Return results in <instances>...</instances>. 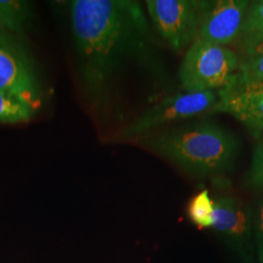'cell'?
I'll return each mask as SVG.
<instances>
[{
	"label": "cell",
	"instance_id": "5b68a950",
	"mask_svg": "<svg viewBox=\"0 0 263 263\" xmlns=\"http://www.w3.org/2000/svg\"><path fill=\"white\" fill-rule=\"evenodd\" d=\"M216 101V92H184L166 97L128 124L120 132L119 139L133 140L162 126L209 112Z\"/></svg>",
	"mask_w": 263,
	"mask_h": 263
},
{
	"label": "cell",
	"instance_id": "8fae6325",
	"mask_svg": "<svg viewBox=\"0 0 263 263\" xmlns=\"http://www.w3.org/2000/svg\"><path fill=\"white\" fill-rule=\"evenodd\" d=\"M263 39V0L251 1L237 43L241 52Z\"/></svg>",
	"mask_w": 263,
	"mask_h": 263
},
{
	"label": "cell",
	"instance_id": "6da1fadb",
	"mask_svg": "<svg viewBox=\"0 0 263 263\" xmlns=\"http://www.w3.org/2000/svg\"><path fill=\"white\" fill-rule=\"evenodd\" d=\"M70 14L79 77L87 96L103 102L126 65L147 51V20L129 0H74Z\"/></svg>",
	"mask_w": 263,
	"mask_h": 263
},
{
	"label": "cell",
	"instance_id": "3957f363",
	"mask_svg": "<svg viewBox=\"0 0 263 263\" xmlns=\"http://www.w3.org/2000/svg\"><path fill=\"white\" fill-rule=\"evenodd\" d=\"M240 62V57L231 49L197 38L180 63L179 80L189 93L219 91L235 79Z\"/></svg>",
	"mask_w": 263,
	"mask_h": 263
},
{
	"label": "cell",
	"instance_id": "52a82bcc",
	"mask_svg": "<svg viewBox=\"0 0 263 263\" xmlns=\"http://www.w3.org/2000/svg\"><path fill=\"white\" fill-rule=\"evenodd\" d=\"M234 117L255 137L263 134V83L238 78L217 93V101L209 111Z\"/></svg>",
	"mask_w": 263,
	"mask_h": 263
},
{
	"label": "cell",
	"instance_id": "30bf717a",
	"mask_svg": "<svg viewBox=\"0 0 263 263\" xmlns=\"http://www.w3.org/2000/svg\"><path fill=\"white\" fill-rule=\"evenodd\" d=\"M36 108L18 96L0 90V123L17 124L28 122Z\"/></svg>",
	"mask_w": 263,
	"mask_h": 263
},
{
	"label": "cell",
	"instance_id": "7c38bea8",
	"mask_svg": "<svg viewBox=\"0 0 263 263\" xmlns=\"http://www.w3.org/2000/svg\"><path fill=\"white\" fill-rule=\"evenodd\" d=\"M238 78L246 82L263 83V39L242 51Z\"/></svg>",
	"mask_w": 263,
	"mask_h": 263
},
{
	"label": "cell",
	"instance_id": "2e32d148",
	"mask_svg": "<svg viewBox=\"0 0 263 263\" xmlns=\"http://www.w3.org/2000/svg\"><path fill=\"white\" fill-rule=\"evenodd\" d=\"M255 235L257 244V253L259 259L263 262V200L257 208L255 216Z\"/></svg>",
	"mask_w": 263,
	"mask_h": 263
},
{
	"label": "cell",
	"instance_id": "8992f818",
	"mask_svg": "<svg viewBox=\"0 0 263 263\" xmlns=\"http://www.w3.org/2000/svg\"><path fill=\"white\" fill-rule=\"evenodd\" d=\"M0 90L18 96L36 109L41 103V90L28 52L3 29H0Z\"/></svg>",
	"mask_w": 263,
	"mask_h": 263
},
{
	"label": "cell",
	"instance_id": "7a4b0ae2",
	"mask_svg": "<svg viewBox=\"0 0 263 263\" xmlns=\"http://www.w3.org/2000/svg\"><path fill=\"white\" fill-rule=\"evenodd\" d=\"M151 149L197 176H214L230 169L239 151L231 132L202 122L161 132L147 141Z\"/></svg>",
	"mask_w": 263,
	"mask_h": 263
},
{
	"label": "cell",
	"instance_id": "9c48e42d",
	"mask_svg": "<svg viewBox=\"0 0 263 263\" xmlns=\"http://www.w3.org/2000/svg\"><path fill=\"white\" fill-rule=\"evenodd\" d=\"M250 217L243 203L231 196H219L214 200L212 227L226 238L240 243L250 233Z\"/></svg>",
	"mask_w": 263,
	"mask_h": 263
},
{
	"label": "cell",
	"instance_id": "9a60e30c",
	"mask_svg": "<svg viewBox=\"0 0 263 263\" xmlns=\"http://www.w3.org/2000/svg\"><path fill=\"white\" fill-rule=\"evenodd\" d=\"M249 178L253 185L263 188V139L254 149Z\"/></svg>",
	"mask_w": 263,
	"mask_h": 263
},
{
	"label": "cell",
	"instance_id": "5bb4252c",
	"mask_svg": "<svg viewBox=\"0 0 263 263\" xmlns=\"http://www.w3.org/2000/svg\"><path fill=\"white\" fill-rule=\"evenodd\" d=\"M187 214L193 223L199 227H212L214 216V200L207 190H202L188 204Z\"/></svg>",
	"mask_w": 263,
	"mask_h": 263
},
{
	"label": "cell",
	"instance_id": "277c9868",
	"mask_svg": "<svg viewBox=\"0 0 263 263\" xmlns=\"http://www.w3.org/2000/svg\"><path fill=\"white\" fill-rule=\"evenodd\" d=\"M210 1L147 0L145 6L160 36L176 53L187 50L199 35Z\"/></svg>",
	"mask_w": 263,
	"mask_h": 263
},
{
	"label": "cell",
	"instance_id": "ba28073f",
	"mask_svg": "<svg viewBox=\"0 0 263 263\" xmlns=\"http://www.w3.org/2000/svg\"><path fill=\"white\" fill-rule=\"evenodd\" d=\"M250 3L247 0L210 1L198 38L223 47L237 42Z\"/></svg>",
	"mask_w": 263,
	"mask_h": 263
},
{
	"label": "cell",
	"instance_id": "4fadbf2b",
	"mask_svg": "<svg viewBox=\"0 0 263 263\" xmlns=\"http://www.w3.org/2000/svg\"><path fill=\"white\" fill-rule=\"evenodd\" d=\"M30 12L28 4L22 1L0 0V26L12 32L23 30Z\"/></svg>",
	"mask_w": 263,
	"mask_h": 263
}]
</instances>
